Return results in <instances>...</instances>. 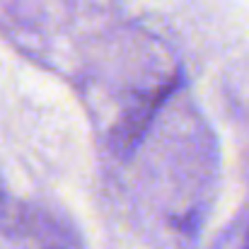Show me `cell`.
Listing matches in <instances>:
<instances>
[{"label": "cell", "instance_id": "1", "mask_svg": "<svg viewBox=\"0 0 249 249\" xmlns=\"http://www.w3.org/2000/svg\"><path fill=\"white\" fill-rule=\"evenodd\" d=\"M247 249H249V240H247Z\"/></svg>", "mask_w": 249, "mask_h": 249}]
</instances>
